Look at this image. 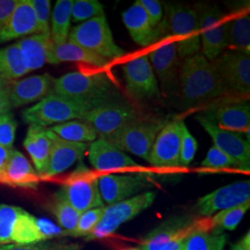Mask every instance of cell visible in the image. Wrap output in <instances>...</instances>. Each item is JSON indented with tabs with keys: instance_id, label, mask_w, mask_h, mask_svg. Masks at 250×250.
Returning <instances> with one entry per match:
<instances>
[{
	"instance_id": "16",
	"label": "cell",
	"mask_w": 250,
	"mask_h": 250,
	"mask_svg": "<svg viewBox=\"0 0 250 250\" xmlns=\"http://www.w3.org/2000/svg\"><path fill=\"white\" fill-rule=\"evenodd\" d=\"M250 200V182L249 180L237 181L200 197L196 209L198 214L209 215L228 209Z\"/></svg>"
},
{
	"instance_id": "26",
	"label": "cell",
	"mask_w": 250,
	"mask_h": 250,
	"mask_svg": "<svg viewBox=\"0 0 250 250\" xmlns=\"http://www.w3.org/2000/svg\"><path fill=\"white\" fill-rule=\"evenodd\" d=\"M23 145L41 178L47 169L51 150L49 130L39 125H30Z\"/></svg>"
},
{
	"instance_id": "14",
	"label": "cell",
	"mask_w": 250,
	"mask_h": 250,
	"mask_svg": "<svg viewBox=\"0 0 250 250\" xmlns=\"http://www.w3.org/2000/svg\"><path fill=\"white\" fill-rule=\"evenodd\" d=\"M196 119L209 134L214 146L232 158L239 165L240 170H250V143L240 133L222 129L205 115H198Z\"/></svg>"
},
{
	"instance_id": "50",
	"label": "cell",
	"mask_w": 250,
	"mask_h": 250,
	"mask_svg": "<svg viewBox=\"0 0 250 250\" xmlns=\"http://www.w3.org/2000/svg\"><path fill=\"white\" fill-rule=\"evenodd\" d=\"M231 250H250V232H248L238 243L232 245Z\"/></svg>"
},
{
	"instance_id": "48",
	"label": "cell",
	"mask_w": 250,
	"mask_h": 250,
	"mask_svg": "<svg viewBox=\"0 0 250 250\" xmlns=\"http://www.w3.org/2000/svg\"><path fill=\"white\" fill-rule=\"evenodd\" d=\"M18 0H0V32L5 26L9 15L15 8Z\"/></svg>"
},
{
	"instance_id": "43",
	"label": "cell",
	"mask_w": 250,
	"mask_h": 250,
	"mask_svg": "<svg viewBox=\"0 0 250 250\" xmlns=\"http://www.w3.org/2000/svg\"><path fill=\"white\" fill-rule=\"evenodd\" d=\"M17 123L11 111L0 117V145L12 148L15 140Z\"/></svg>"
},
{
	"instance_id": "44",
	"label": "cell",
	"mask_w": 250,
	"mask_h": 250,
	"mask_svg": "<svg viewBox=\"0 0 250 250\" xmlns=\"http://www.w3.org/2000/svg\"><path fill=\"white\" fill-rule=\"evenodd\" d=\"M139 4L143 7L152 26L159 28L161 26L163 9L161 2L157 0H139Z\"/></svg>"
},
{
	"instance_id": "17",
	"label": "cell",
	"mask_w": 250,
	"mask_h": 250,
	"mask_svg": "<svg viewBox=\"0 0 250 250\" xmlns=\"http://www.w3.org/2000/svg\"><path fill=\"white\" fill-rule=\"evenodd\" d=\"M181 129L179 121L165 125L152 146L147 161L158 168H176L180 165Z\"/></svg>"
},
{
	"instance_id": "21",
	"label": "cell",
	"mask_w": 250,
	"mask_h": 250,
	"mask_svg": "<svg viewBox=\"0 0 250 250\" xmlns=\"http://www.w3.org/2000/svg\"><path fill=\"white\" fill-rule=\"evenodd\" d=\"M88 159L99 171L125 170L140 167L127 154L104 138H98L88 145Z\"/></svg>"
},
{
	"instance_id": "39",
	"label": "cell",
	"mask_w": 250,
	"mask_h": 250,
	"mask_svg": "<svg viewBox=\"0 0 250 250\" xmlns=\"http://www.w3.org/2000/svg\"><path fill=\"white\" fill-rule=\"evenodd\" d=\"M105 207L92 208L87 211L81 213L77 225L74 230L72 232H66L64 235L67 236H73V237H81V236H87L94 228L99 224L102 215L104 213Z\"/></svg>"
},
{
	"instance_id": "22",
	"label": "cell",
	"mask_w": 250,
	"mask_h": 250,
	"mask_svg": "<svg viewBox=\"0 0 250 250\" xmlns=\"http://www.w3.org/2000/svg\"><path fill=\"white\" fill-rule=\"evenodd\" d=\"M36 34H38V25L31 0H18L0 32V43Z\"/></svg>"
},
{
	"instance_id": "11",
	"label": "cell",
	"mask_w": 250,
	"mask_h": 250,
	"mask_svg": "<svg viewBox=\"0 0 250 250\" xmlns=\"http://www.w3.org/2000/svg\"><path fill=\"white\" fill-rule=\"evenodd\" d=\"M138 119L139 114L133 106L117 99L90 110L82 120L94 128L99 138H107Z\"/></svg>"
},
{
	"instance_id": "2",
	"label": "cell",
	"mask_w": 250,
	"mask_h": 250,
	"mask_svg": "<svg viewBox=\"0 0 250 250\" xmlns=\"http://www.w3.org/2000/svg\"><path fill=\"white\" fill-rule=\"evenodd\" d=\"M53 93L99 106L117 100L115 86L103 72H69L54 79Z\"/></svg>"
},
{
	"instance_id": "36",
	"label": "cell",
	"mask_w": 250,
	"mask_h": 250,
	"mask_svg": "<svg viewBox=\"0 0 250 250\" xmlns=\"http://www.w3.org/2000/svg\"><path fill=\"white\" fill-rule=\"evenodd\" d=\"M226 242L227 236L224 233L214 234L198 230L185 239V250H224Z\"/></svg>"
},
{
	"instance_id": "5",
	"label": "cell",
	"mask_w": 250,
	"mask_h": 250,
	"mask_svg": "<svg viewBox=\"0 0 250 250\" xmlns=\"http://www.w3.org/2000/svg\"><path fill=\"white\" fill-rule=\"evenodd\" d=\"M168 123L167 120L160 119L151 121L138 119L104 139L122 151L132 153L147 161L157 135Z\"/></svg>"
},
{
	"instance_id": "10",
	"label": "cell",
	"mask_w": 250,
	"mask_h": 250,
	"mask_svg": "<svg viewBox=\"0 0 250 250\" xmlns=\"http://www.w3.org/2000/svg\"><path fill=\"white\" fill-rule=\"evenodd\" d=\"M212 230L210 219L195 220L189 216H178L169 219L149 232L141 243L138 250H161L171 241L186 239L195 231Z\"/></svg>"
},
{
	"instance_id": "27",
	"label": "cell",
	"mask_w": 250,
	"mask_h": 250,
	"mask_svg": "<svg viewBox=\"0 0 250 250\" xmlns=\"http://www.w3.org/2000/svg\"><path fill=\"white\" fill-rule=\"evenodd\" d=\"M47 62L52 65L63 62L82 63L97 68H104L109 62L68 40L62 45H53L52 43L47 54Z\"/></svg>"
},
{
	"instance_id": "46",
	"label": "cell",
	"mask_w": 250,
	"mask_h": 250,
	"mask_svg": "<svg viewBox=\"0 0 250 250\" xmlns=\"http://www.w3.org/2000/svg\"><path fill=\"white\" fill-rule=\"evenodd\" d=\"M12 82L0 78V117L11 111V102L9 98Z\"/></svg>"
},
{
	"instance_id": "37",
	"label": "cell",
	"mask_w": 250,
	"mask_h": 250,
	"mask_svg": "<svg viewBox=\"0 0 250 250\" xmlns=\"http://www.w3.org/2000/svg\"><path fill=\"white\" fill-rule=\"evenodd\" d=\"M103 16H106L104 7L97 0H76L72 2V21L74 23H83Z\"/></svg>"
},
{
	"instance_id": "13",
	"label": "cell",
	"mask_w": 250,
	"mask_h": 250,
	"mask_svg": "<svg viewBox=\"0 0 250 250\" xmlns=\"http://www.w3.org/2000/svg\"><path fill=\"white\" fill-rule=\"evenodd\" d=\"M125 87L128 95L136 100L160 99L158 79L147 55L127 62L124 66Z\"/></svg>"
},
{
	"instance_id": "42",
	"label": "cell",
	"mask_w": 250,
	"mask_h": 250,
	"mask_svg": "<svg viewBox=\"0 0 250 250\" xmlns=\"http://www.w3.org/2000/svg\"><path fill=\"white\" fill-rule=\"evenodd\" d=\"M31 3L36 13L38 34L50 36L51 2L49 0H31Z\"/></svg>"
},
{
	"instance_id": "41",
	"label": "cell",
	"mask_w": 250,
	"mask_h": 250,
	"mask_svg": "<svg viewBox=\"0 0 250 250\" xmlns=\"http://www.w3.org/2000/svg\"><path fill=\"white\" fill-rule=\"evenodd\" d=\"M201 166L206 169H229L236 168L240 170L239 165L230 158L227 154L220 150L218 147L212 146L208 151L205 160L202 161Z\"/></svg>"
},
{
	"instance_id": "40",
	"label": "cell",
	"mask_w": 250,
	"mask_h": 250,
	"mask_svg": "<svg viewBox=\"0 0 250 250\" xmlns=\"http://www.w3.org/2000/svg\"><path fill=\"white\" fill-rule=\"evenodd\" d=\"M181 129V155L180 165L188 166L195 158L197 150V142L193 134L190 133L183 121H179Z\"/></svg>"
},
{
	"instance_id": "18",
	"label": "cell",
	"mask_w": 250,
	"mask_h": 250,
	"mask_svg": "<svg viewBox=\"0 0 250 250\" xmlns=\"http://www.w3.org/2000/svg\"><path fill=\"white\" fill-rule=\"evenodd\" d=\"M148 186V181L142 175L103 174L99 176L100 196L103 203L107 206L134 197Z\"/></svg>"
},
{
	"instance_id": "31",
	"label": "cell",
	"mask_w": 250,
	"mask_h": 250,
	"mask_svg": "<svg viewBox=\"0 0 250 250\" xmlns=\"http://www.w3.org/2000/svg\"><path fill=\"white\" fill-rule=\"evenodd\" d=\"M45 241L37 224V218L22 209L14 225L11 242L16 245L27 246Z\"/></svg>"
},
{
	"instance_id": "53",
	"label": "cell",
	"mask_w": 250,
	"mask_h": 250,
	"mask_svg": "<svg viewBox=\"0 0 250 250\" xmlns=\"http://www.w3.org/2000/svg\"><path fill=\"white\" fill-rule=\"evenodd\" d=\"M137 250V249H125V250Z\"/></svg>"
},
{
	"instance_id": "54",
	"label": "cell",
	"mask_w": 250,
	"mask_h": 250,
	"mask_svg": "<svg viewBox=\"0 0 250 250\" xmlns=\"http://www.w3.org/2000/svg\"></svg>"
},
{
	"instance_id": "8",
	"label": "cell",
	"mask_w": 250,
	"mask_h": 250,
	"mask_svg": "<svg viewBox=\"0 0 250 250\" xmlns=\"http://www.w3.org/2000/svg\"><path fill=\"white\" fill-rule=\"evenodd\" d=\"M168 24L179 58L183 61L200 49V35L197 9L186 5H171L168 8Z\"/></svg>"
},
{
	"instance_id": "25",
	"label": "cell",
	"mask_w": 250,
	"mask_h": 250,
	"mask_svg": "<svg viewBox=\"0 0 250 250\" xmlns=\"http://www.w3.org/2000/svg\"><path fill=\"white\" fill-rule=\"evenodd\" d=\"M40 176L26 157L17 149H12L1 184L12 188L35 189Z\"/></svg>"
},
{
	"instance_id": "32",
	"label": "cell",
	"mask_w": 250,
	"mask_h": 250,
	"mask_svg": "<svg viewBox=\"0 0 250 250\" xmlns=\"http://www.w3.org/2000/svg\"><path fill=\"white\" fill-rule=\"evenodd\" d=\"M26 68L23 64L18 45H8L0 49V78L5 80L17 81L25 75Z\"/></svg>"
},
{
	"instance_id": "19",
	"label": "cell",
	"mask_w": 250,
	"mask_h": 250,
	"mask_svg": "<svg viewBox=\"0 0 250 250\" xmlns=\"http://www.w3.org/2000/svg\"><path fill=\"white\" fill-rule=\"evenodd\" d=\"M54 78L49 73L35 75L12 82L9 98L12 107L39 102L53 93Z\"/></svg>"
},
{
	"instance_id": "29",
	"label": "cell",
	"mask_w": 250,
	"mask_h": 250,
	"mask_svg": "<svg viewBox=\"0 0 250 250\" xmlns=\"http://www.w3.org/2000/svg\"><path fill=\"white\" fill-rule=\"evenodd\" d=\"M72 0L57 1L50 19V38L53 45L68 41L72 21Z\"/></svg>"
},
{
	"instance_id": "23",
	"label": "cell",
	"mask_w": 250,
	"mask_h": 250,
	"mask_svg": "<svg viewBox=\"0 0 250 250\" xmlns=\"http://www.w3.org/2000/svg\"><path fill=\"white\" fill-rule=\"evenodd\" d=\"M123 21L134 43L143 47L153 44L162 33L161 26H152L145 9L138 1L123 13Z\"/></svg>"
},
{
	"instance_id": "24",
	"label": "cell",
	"mask_w": 250,
	"mask_h": 250,
	"mask_svg": "<svg viewBox=\"0 0 250 250\" xmlns=\"http://www.w3.org/2000/svg\"><path fill=\"white\" fill-rule=\"evenodd\" d=\"M205 116L224 130L241 133L250 128V106L247 102L224 104L211 108Z\"/></svg>"
},
{
	"instance_id": "20",
	"label": "cell",
	"mask_w": 250,
	"mask_h": 250,
	"mask_svg": "<svg viewBox=\"0 0 250 250\" xmlns=\"http://www.w3.org/2000/svg\"><path fill=\"white\" fill-rule=\"evenodd\" d=\"M51 150L48 166L41 178H49L62 173L76 162L81 161L88 149V144L73 143L63 140L49 131Z\"/></svg>"
},
{
	"instance_id": "35",
	"label": "cell",
	"mask_w": 250,
	"mask_h": 250,
	"mask_svg": "<svg viewBox=\"0 0 250 250\" xmlns=\"http://www.w3.org/2000/svg\"><path fill=\"white\" fill-rule=\"evenodd\" d=\"M250 208V200L243 203L241 205L224 209L214 215L211 220L212 230L214 234H219L220 232L234 230L237 225L240 224L242 219L248 212Z\"/></svg>"
},
{
	"instance_id": "47",
	"label": "cell",
	"mask_w": 250,
	"mask_h": 250,
	"mask_svg": "<svg viewBox=\"0 0 250 250\" xmlns=\"http://www.w3.org/2000/svg\"><path fill=\"white\" fill-rule=\"evenodd\" d=\"M37 224L45 241H48L58 236H63V230L47 219L37 218Z\"/></svg>"
},
{
	"instance_id": "4",
	"label": "cell",
	"mask_w": 250,
	"mask_h": 250,
	"mask_svg": "<svg viewBox=\"0 0 250 250\" xmlns=\"http://www.w3.org/2000/svg\"><path fill=\"white\" fill-rule=\"evenodd\" d=\"M68 40L108 62L125 55V50L114 41L106 16L92 19L72 28Z\"/></svg>"
},
{
	"instance_id": "7",
	"label": "cell",
	"mask_w": 250,
	"mask_h": 250,
	"mask_svg": "<svg viewBox=\"0 0 250 250\" xmlns=\"http://www.w3.org/2000/svg\"><path fill=\"white\" fill-rule=\"evenodd\" d=\"M156 198L154 192H145L125 201L105 207L99 224L94 228L86 240H100L111 235L117 229L135 216L148 208Z\"/></svg>"
},
{
	"instance_id": "34",
	"label": "cell",
	"mask_w": 250,
	"mask_h": 250,
	"mask_svg": "<svg viewBox=\"0 0 250 250\" xmlns=\"http://www.w3.org/2000/svg\"><path fill=\"white\" fill-rule=\"evenodd\" d=\"M229 30V46L234 50L250 54V19L249 14H243L230 22Z\"/></svg>"
},
{
	"instance_id": "33",
	"label": "cell",
	"mask_w": 250,
	"mask_h": 250,
	"mask_svg": "<svg viewBox=\"0 0 250 250\" xmlns=\"http://www.w3.org/2000/svg\"><path fill=\"white\" fill-rule=\"evenodd\" d=\"M50 206L59 224L64 229L63 235L75 229L81 213L70 204L62 189L54 195Z\"/></svg>"
},
{
	"instance_id": "52",
	"label": "cell",
	"mask_w": 250,
	"mask_h": 250,
	"mask_svg": "<svg viewBox=\"0 0 250 250\" xmlns=\"http://www.w3.org/2000/svg\"><path fill=\"white\" fill-rule=\"evenodd\" d=\"M80 246L77 244H72V245H66L62 250H79Z\"/></svg>"
},
{
	"instance_id": "38",
	"label": "cell",
	"mask_w": 250,
	"mask_h": 250,
	"mask_svg": "<svg viewBox=\"0 0 250 250\" xmlns=\"http://www.w3.org/2000/svg\"><path fill=\"white\" fill-rule=\"evenodd\" d=\"M21 210L20 207L0 204V245L11 243L12 231Z\"/></svg>"
},
{
	"instance_id": "9",
	"label": "cell",
	"mask_w": 250,
	"mask_h": 250,
	"mask_svg": "<svg viewBox=\"0 0 250 250\" xmlns=\"http://www.w3.org/2000/svg\"><path fill=\"white\" fill-rule=\"evenodd\" d=\"M197 11L203 55L213 62L229 46L228 22L217 6H203Z\"/></svg>"
},
{
	"instance_id": "45",
	"label": "cell",
	"mask_w": 250,
	"mask_h": 250,
	"mask_svg": "<svg viewBox=\"0 0 250 250\" xmlns=\"http://www.w3.org/2000/svg\"><path fill=\"white\" fill-rule=\"evenodd\" d=\"M66 246L64 243L59 242L45 241L34 245H0V250H62Z\"/></svg>"
},
{
	"instance_id": "6",
	"label": "cell",
	"mask_w": 250,
	"mask_h": 250,
	"mask_svg": "<svg viewBox=\"0 0 250 250\" xmlns=\"http://www.w3.org/2000/svg\"><path fill=\"white\" fill-rule=\"evenodd\" d=\"M62 190L70 204L80 213L105 207L99 192L98 174L83 162L65 179Z\"/></svg>"
},
{
	"instance_id": "28",
	"label": "cell",
	"mask_w": 250,
	"mask_h": 250,
	"mask_svg": "<svg viewBox=\"0 0 250 250\" xmlns=\"http://www.w3.org/2000/svg\"><path fill=\"white\" fill-rule=\"evenodd\" d=\"M16 44L27 72L38 70L47 62V54L52 45L49 35H32L21 39Z\"/></svg>"
},
{
	"instance_id": "3",
	"label": "cell",
	"mask_w": 250,
	"mask_h": 250,
	"mask_svg": "<svg viewBox=\"0 0 250 250\" xmlns=\"http://www.w3.org/2000/svg\"><path fill=\"white\" fill-rule=\"evenodd\" d=\"M100 107L94 103L70 99L57 94H50L36 105L21 112L24 123L45 128L61 125L73 120H82L90 110Z\"/></svg>"
},
{
	"instance_id": "49",
	"label": "cell",
	"mask_w": 250,
	"mask_h": 250,
	"mask_svg": "<svg viewBox=\"0 0 250 250\" xmlns=\"http://www.w3.org/2000/svg\"><path fill=\"white\" fill-rule=\"evenodd\" d=\"M12 149L13 148H8V147H5L0 145V184L2 182L3 176H4V173H5V170L7 168Z\"/></svg>"
},
{
	"instance_id": "1",
	"label": "cell",
	"mask_w": 250,
	"mask_h": 250,
	"mask_svg": "<svg viewBox=\"0 0 250 250\" xmlns=\"http://www.w3.org/2000/svg\"><path fill=\"white\" fill-rule=\"evenodd\" d=\"M179 92L185 108L197 107L227 93L213 63L199 52L182 61Z\"/></svg>"
},
{
	"instance_id": "12",
	"label": "cell",
	"mask_w": 250,
	"mask_h": 250,
	"mask_svg": "<svg viewBox=\"0 0 250 250\" xmlns=\"http://www.w3.org/2000/svg\"><path fill=\"white\" fill-rule=\"evenodd\" d=\"M227 93L249 95L250 92V54L232 50L211 62Z\"/></svg>"
},
{
	"instance_id": "51",
	"label": "cell",
	"mask_w": 250,
	"mask_h": 250,
	"mask_svg": "<svg viewBox=\"0 0 250 250\" xmlns=\"http://www.w3.org/2000/svg\"><path fill=\"white\" fill-rule=\"evenodd\" d=\"M161 250H185V239L170 242Z\"/></svg>"
},
{
	"instance_id": "15",
	"label": "cell",
	"mask_w": 250,
	"mask_h": 250,
	"mask_svg": "<svg viewBox=\"0 0 250 250\" xmlns=\"http://www.w3.org/2000/svg\"><path fill=\"white\" fill-rule=\"evenodd\" d=\"M147 57L155 75L161 82L163 93L167 97L174 96L179 91V74L182 64L174 41L156 47Z\"/></svg>"
},
{
	"instance_id": "30",
	"label": "cell",
	"mask_w": 250,
	"mask_h": 250,
	"mask_svg": "<svg viewBox=\"0 0 250 250\" xmlns=\"http://www.w3.org/2000/svg\"><path fill=\"white\" fill-rule=\"evenodd\" d=\"M63 140L73 143H92L99 138L91 125L83 120H73L48 128Z\"/></svg>"
}]
</instances>
